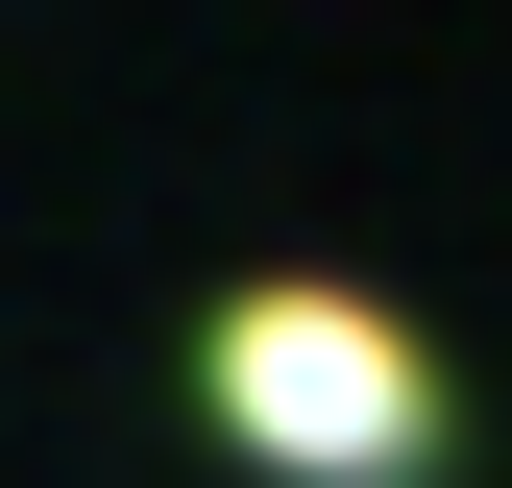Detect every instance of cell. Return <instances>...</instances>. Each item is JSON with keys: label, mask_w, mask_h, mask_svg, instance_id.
<instances>
[{"label": "cell", "mask_w": 512, "mask_h": 488, "mask_svg": "<svg viewBox=\"0 0 512 488\" xmlns=\"http://www.w3.org/2000/svg\"><path fill=\"white\" fill-rule=\"evenodd\" d=\"M196 415L269 488H415L439 464V342L391 318V293H342V269H269V293L196 318Z\"/></svg>", "instance_id": "6da1fadb"}]
</instances>
